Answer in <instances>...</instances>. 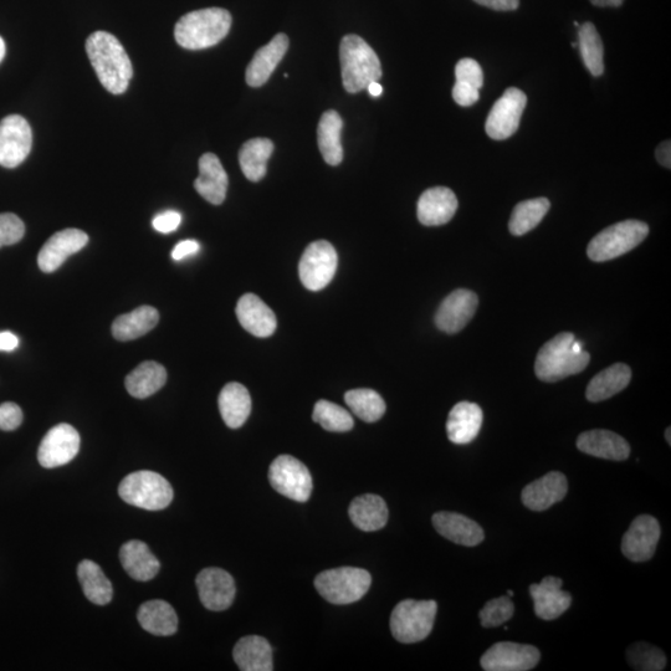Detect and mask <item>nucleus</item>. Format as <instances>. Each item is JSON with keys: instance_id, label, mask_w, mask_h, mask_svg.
Wrapping results in <instances>:
<instances>
[{"instance_id": "1", "label": "nucleus", "mask_w": 671, "mask_h": 671, "mask_svg": "<svg viewBox=\"0 0 671 671\" xmlns=\"http://www.w3.org/2000/svg\"><path fill=\"white\" fill-rule=\"evenodd\" d=\"M86 51L102 86L111 94H124L130 85L133 69L119 39L106 32L92 33L86 40Z\"/></svg>"}, {"instance_id": "2", "label": "nucleus", "mask_w": 671, "mask_h": 671, "mask_svg": "<svg viewBox=\"0 0 671 671\" xmlns=\"http://www.w3.org/2000/svg\"><path fill=\"white\" fill-rule=\"evenodd\" d=\"M589 360L591 356L583 350L575 335L562 332L546 342L537 353L536 376L544 382H558L585 371Z\"/></svg>"}, {"instance_id": "3", "label": "nucleus", "mask_w": 671, "mask_h": 671, "mask_svg": "<svg viewBox=\"0 0 671 671\" xmlns=\"http://www.w3.org/2000/svg\"><path fill=\"white\" fill-rule=\"evenodd\" d=\"M232 15L222 8H207L183 15L174 28V37L184 49L212 48L227 37Z\"/></svg>"}, {"instance_id": "4", "label": "nucleus", "mask_w": 671, "mask_h": 671, "mask_svg": "<svg viewBox=\"0 0 671 671\" xmlns=\"http://www.w3.org/2000/svg\"><path fill=\"white\" fill-rule=\"evenodd\" d=\"M343 87L350 94L367 89L382 78V66L376 51L358 35H346L340 45Z\"/></svg>"}, {"instance_id": "5", "label": "nucleus", "mask_w": 671, "mask_h": 671, "mask_svg": "<svg viewBox=\"0 0 671 671\" xmlns=\"http://www.w3.org/2000/svg\"><path fill=\"white\" fill-rule=\"evenodd\" d=\"M119 495L125 503L138 509L160 511L172 503L173 489L162 475L141 470L121 481Z\"/></svg>"}, {"instance_id": "6", "label": "nucleus", "mask_w": 671, "mask_h": 671, "mask_svg": "<svg viewBox=\"0 0 671 671\" xmlns=\"http://www.w3.org/2000/svg\"><path fill=\"white\" fill-rule=\"evenodd\" d=\"M648 234V225L639 220L613 224L591 240L587 254L596 263L617 259L642 244Z\"/></svg>"}, {"instance_id": "7", "label": "nucleus", "mask_w": 671, "mask_h": 671, "mask_svg": "<svg viewBox=\"0 0 671 671\" xmlns=\"http://www.w3.org/2000/svg\"><path fill=\"white\" fill-rule=\"evenodd\" d=\"M371 585L370 572L356 567L334 568V570L320 573L315 580L317 592L327 602L337 604V606L360 601L366 596Z\"/></svg>"}, {"instance_id": "8", "label": "nucleus", "mask_w": 671, "mask_h": 671, "mask_svg": "<svg viewBox=\"0 0 671 671\" xmlns=\"http://www.w3.org/2000/svg\"><path fill=\"white\" fill-rule=\"evenodd\" d=\"M437 612L435 601L406 599L398 603L391 616L393 637L404 644L422 642L432 633Z\"/></svg>"}, {"instance_id": "9", "label": "nucleus", "mask_w": 671, "mask_h": 671, "mask_svg": "<svg viewBox=\"0 0 671 671\" xmlns=\"http://www.w3.org/2000/svg\"><path fill=\"white\" fill-rule=\"evenodd\" d=\"M269 481L275 491L297 503H306L314 488L309 469L291 455H280L274 460Z\"/></svg>"}, {"instance_id": "10", "label": "nucleus", "mask_w": 671, "mask_h": 671, "mask_svg": "<svg viewBox=\"0 0 671 671\" xmlns=\"http://www.w3.org/2000/svg\"><path fill=\"white\" fill-rule=\"evenodd\" d=\"M336 249L326 240L311 243L301 256L299 274L302 285L310 291L329 286L337 271Z\"/></svg>"}, {"instance_id": "11", "label": "nucleus", "mask_w": 671, "mask_h": 671, "mask_svg": "<svg viewBox=\"0 0 671 671\" xmlns=\"http://www.w3.org/2000/svg\"><path fill=\"white\" fill-rule=\"evenodd\" d=\"M33 145L29 122L20 115H9L0 121V166L15 168L27 160Z\"/></svg>"}, {"instance_id": "12", "label": "nucleus", "mask_w": 671, "mask_h": 671, "mask_svg": "<svg viewBox=\"0 0 671 671\" xmlns=\"http://www.w3.org/2000/svg\"><path fill=\"white\" fill-rule=\"evenodd\" d=\"M527 105V97L516 87H510L495 102L486 120L485 130L490 138L503 141L519 130L521 116Z\"/></svg>"}, {"instance_id": "13", "label": "nucleus", "mask_w": 671, "mask_h": 671, "mask_svg": "<svg viewBox=\"0 0 671 671\" xmlns=\"http://www.w3.org/2000/svg\"><path fill=\"white\" fill-rule=\"evenodd\" d=\"M541 659L534 645L511 642L496 643L481 657L485 671H527L534 669Z\"/></svg>"}, {"instance_id": "14", "label": "nucleus", "mask_w": 671, "mask_h": 671, "mask_svg": "<svg viewBox=\"0 0 671 671\" xmlns=\"http://www.w3.org/2000/svg\"><path fill=\"white\" fill-rule=\"evenodd\" d=\"M80 435L70 424H59L46 433L38 450L40 465L46 469L69 464L80 450Z\"/></svg>"}, {"instance_id": "15", "label": "nucleus", "mask_w": 671, "mask_h": 671, "mask_svg": "<svg viewBox=\"0 0 671 671\" xmlns=\"http://www.w3.org/2000/svg\"><path fill=\"white\" fill-rule=\"evenodd\" d=\"M660 534L662 531L655 517L638 516L623 536V555L633 562L649 561L657 550Z\"/></svg>"}, {"instance_id": "16", "label": "nucleus", "mask_w": 671, "mask_h": 671, "mask_svg": "<svg viewBox=\"0 0 671 671\" xmlns=\"http://www.w3.org/2000/svg\"><path fill=\"white\" fill-rule=\"evenodd\" d=\"M479 299L473 291L458 289L445 297L435 314V325L449 335L462 331L478 310Z\"/></svg>"}, {"instance_id": "17", "label": "nucleus", "mask_w": 671, "mask_h": 671, "mask_svg": "<svg viewBox=\"0 0 671 671\" xmlns=\"http://www.w3.org/2000/svg\"><path fill=\"white\" fill-rule=\"evenodd\" d=\"M199 598L209 611H225L232 606L237 593L233 577L222 568L210 567L197 576Z\"/></svg>"}, {"instance_id": "18", "label": "nucleus", "mask_w": 671, "mask_h": 671, "mask_svg": "<svg viewBox=\"0 0 671 671\" xmlns=\"http://www.w3.org/2000/svg\"><path fill=\"white\" fill-rule=\"evenodd\" d=\"M89 237L79 229H65L55 233L43 245L38 256V265L43 273L50 274L58 270L68 260L69 256L83 250Z\"/></svg>"}, {"instance_id": "19", "label": "nucleus", "mask_w": 671, "mask_h": 671, "mask_svg": "<svg viewBox=\"0 0 671 671\" xmlns=\"http://www.w3.org/2000/svg\"><path fill=\"white\" fill-rule=\"evenodd\" d=\"M458 198L452 189L434 187L420 196L417 207L419 222L425 227H439L453 219L458 210Z\"/></svg>"}, {"instance_id": "20", "label": "nucleus", "mask_w": 671, "mask_h": 671, "mask_svg": "<svg viewBox=\"0 0 671 671\" xmlns=\"http://www.w3.org/2000/svg\"><path fill=\"white\" fill-rule=\"evenodd\" d=\"M568 493V481L565 475L552 471L534 481L522 490V503L532 511H545L560 503Z\"/></svg>"}, {"instance_id": "21", "label": "nucleus", "mask_w": 671, "mask_h": 671, "mask_svg": "<svg viewBox=\"0 0 671 671\" xmlns=\"http://www.w3.org/2000/svg\"><path fill=\"white\" fill-rule=\"evenodd\" d=\"M529 591L534 599L536 616L544 621L561 617L571 607V594L562 591L560 578L545 577L539 585H531Z\"/></svg>"}, {"instance_id": "22", "label": "nucleus", "mask_w": 671, "mask_h": 671, "mask_svg": "<svg viewBox=\"0 0 671 671\" xmlns=\"http://www.w3.org/2000/svg\"><path fill=\"white\" fill-rule=\"evenodd\" d=\"M235 312H237L240 325L253 336L270 337L278 327L274 311L254 294H245L240 297Z\"/></svg>"}, {"instance_id": "23", "label": "nucleus", "mask_w": 671, "mask_h": 671, "mask_svg": "<svg viewBox=\"0 0 671 671\" xmlns=\"http://www.w3.org/2000/svg\"><path fill=\"white\" fill-rule=\"evenodd\" d=\"M577 448L591 457L622 462L630 455L626 439L611 430L594 429L582 433L577 439Z\"/></svg>"}, {"instance_id": "24", "label": "nucleus", "mask_w": 671, "mask_h": 671, "mask_svg": "<svg viewBox=\"0 0 671 671\" xmlns=\"http://www.w3.org/2000/svg\"><path fill=\"white\" fill-rule=\"evenodd\" d=\"M289 49V38L285 34L275 35L269 44L256 51L245 73L247 84L252 87L263 86L273 75L276 66L284 59Z\"/></svg>"}, {"instance_id": "25", "label": "nucleus", "mask_w": 671, "mask_h": 671, "mask_svg": "<svg viewBox=\"0 0 671 671\" xmlns=\"http://www.w3.org/2000/svg\"><path fill=\"white\" fill-rule=\"evenodd\" d=\"M194 188L214 206H220L225 201L228 191V174L222 162L213 153H206L199 160V177L194 182Z\"/></svg>"}, {"instance_id": "26", "label": "nucleus", "mask_w": 671, "mask_h": 671, "mask_svg": "<svg viewBox=\"0 0 671 671\" xmlns=\"http://www.w3.org/2000/svg\"><path fill=\"white\" fill-rule=\"evenodd\" d=\"M433 525L440 535L454 544L474 547L485 539L480 525L457 512H437L433 516Z\"/></svg>"}, {"instance_id": "27", "label": "nucleus", "mask_w": 671, "mask_h": 671, "mask_svg": "<svg viewBox=\"0 0 671 671\" xmlns=\"http://www.w3.org/2000/svg\"><path fill=\"white\" fill-rule=\"evenodd\" d=\"M484 414L478 404L460 402L449 413L447 433L450 442L465 445L478 437Z\"/></svg>"}, {"instance_id": "28", "label": "nucleus", "mask_w": 671, "mask_h": 671, "mask_svg": "<svg viewBox=\"0 0 671 671\" xmlns=\"http://www.w3.org/2000/svg\"><path fill=\"white\" fill-rule=\"evenodd\" d=\"M120 560L128 576L140 582L153 580L161 568L160 561L150 548L138 540L128 541L121 547Z\"/></svg>"}, {"instance_id": "29", "label": "nucleus", "mask_w": 671, "mask_h": 671, "mask_svg": "<svg viewBox=\"0 0 671 671\" xmlns=\"http://www.w3.org/2000/svg\"><path fill=\"white\" fill-rule=\"evenodd\" d=\"M234 662L243 671L274 670L273 649L268 640L249 635L239 640L233 650Z\"/></svg>"}, {"instance_id": "30", "label": "nucleus", "mask_w": 671, "mask_h": 671, "mask_svg": "<svg viewBox=\"0 0 671 671\" xmlns=\"http://www.w3.org/2000/svg\"><path fill=\"white\" fill-rule=\"evenodd\" d=\"M218 404L224 423L232 429L242 427L252 413V397L248 389L237 382L224 386Z\"/></svg>"}, {"instance_id": "31", "label": "nucleus", "mask_w": 671, "mask_h": 671, "mask_svg": "<svg viewBox=\"0 0 671 671\" xmlns=\"http://www.w3.org/2000/svg\"><path fill=\"white\" fill-rule=\"evenodd\" d=\"M353 525L366 532L383 529L388 522L386 501L378 495H362L352 501L348 509Z\"/></svg>"}, {"instance_id": "32", "label": "nucleus", "mask_w": 671, "mask_h": 671, "mask_svg": "<svg viewBox=\"0 0 671 671\" xmlns=\"http://www.w3.org/2000/svg\"><path fill=\"white\" fill-rule=\"evenodd\" d=\"M457 83L453 87V99L458 105L469 107L480 99V89L484 85L483 69L474 59H462L455 66Z\"/></svg>"}, {"instance_id": "33", "label": "nucleus", "mask_w": 671, "mask_h": 671, "mask_svg": "<svg viewBox=\"0 0 671 671\" xmlns=\"http://www.w3.org/2000/svg\"><path fill=\"white\" fill-rule=\"evenodd\" d=\"M158 321L160 314L155 307L141 306L130 314L117 317L112 324V335L122 342L136 340L155 329Z\"/></svg>"}, {"instance_id": "34", "label": "nucleus", "mask_w": 671, "mask_h": 671, "mask_svg": "<svg viewBox=\"0 0 671 671\" xmlns=\"http://www.w3.org/2000/svg\"><path fill=\"white\" fill-rule=\"evenodd\" d=\"M138 622L146 632L169 637L177 632L178 617L171 604L155 599L143 603L137 613Z\"/></svg>"}, {"instance_id": "35", "label": "nucleus", "mask_w": 671, "mask_h": 671, "mask_svg": "<svg viewBox=\"0 0 671 671\" xmlns=\"http://www.w3.org/2000/svg\"><path fill=\"white\" fill-rule=\"evenodd\" d=\"M632 379V371L623 363H616L607 370L598 373L596 377L589 382L586 397L589 402L597 403L606 401V399L616 396L628 387Z\"/></svg>"}, {"instance_id": "36", "label": "nucleus", "mask_w": 671, "mask_h": 671, "mask_svg": "<svg viewBox=\"0 0 671 671\" xmlns=\"http://www.w3.org/2000/svg\"><path fill=\"white\" fill-rule=\"evenodd\" d=\"M166 382V368L160 363L147 361L126 377L125 386L133 398L145 399L160 391Z\"/></svg>"}, {"instance_id": "37", "label": "nucleus", "mask_w": 671, "mask_h": 671, "mask_svg": "<svg viewBox=\"0 0 671 671\" xmlns=\"http://www.w3.org/2000/svg\"><path fill=\"white\" fill-rule=\"evenodd\" d=\"M343 121L336 111H326L317 127V141L327 165L338 166L343 160L341 142Z\"/></svg>"}, {"instance_id": "38", "label": "nucleus", "mask_w": 671, "mask_h": 671, "mask_svg": "<svg viewBox=\"0 0 671 671\" xmlns=\"http://www.w3.org/2000/svg\"><path fill=\"white\" fill-rule=\"evenodd\" d=\"M273 152L274 143L269 138H253L245 142L239 152L240 168L244 176L252 182L261 181L266 174V163Z\"/></svg>"}, {"instance_id": "39", "label": "nucleus", "mask_w": 671, "mask_h": 671, "mask_svg": "<svg viewBox=\"0 0 671 671\" xmlns=\"http://www.w3.org/2000/svg\"><path fill=\"white\" fill-rule=\"evenodd\" d=\"M78 577L85 597L97 606H106L114 596L109 578L105 576L99 565L85 560L78 567Z\"/></svg>"}, {"instance_id": "40", "label": "nucleus", "mask_w": 671, "mask_h": 671, "mask_svg": "<svg viewBox=\"0 0 671 671\" xmlns=\"http://www.w3.org/2000/svg\"><path fill=\"white\" fill-rule=\"evenodd\" d=\"M551 203L547 198L529 199L517 204L512 212L509 229L515 237H521L535 229L545 218Z\"/></svg>"}, {"instance_id": "41", "label": "nucleus", "mask_w": 671, "mask_h": 671, "mask_svg": "<svg viewBox=\"0 0 671 671\" xmlns=\"http://www.w3.org/2000/svg\"><path fill=\"white\" fill-rule=\"evenodd\" d=\"M345 402L356 416L366 423H375L386 413V402L373 389H352L345 394Z\"/></svg>"}, {"instance_id": "42", "label": "nucleus", "mask_w": 671, "mask_h": 671, "mask_svg": "<svg viewBox=\"0 0 671 671\" xmlns=\"http://www.w3.org/2000/svg\"><path fill=\"white\" fill-rule=\"evenodd\" d=\"M580 50L589 73L601 76L604 71V49L601 37L592 23H585L578 32Z\"/></svg>"}, {"instance_id": "43", "label": "nucleus", "mask_w": 671, "mask_h": 671, "mask_svg": "<svg viewBox=\"0 0 671 671\" xmlns=\"http://www.w3.org/2000/svg\"><path fill=\"white\" fill-rule=\"evenodd\" d=\"M312 419L325 430L336 433L350 432L355 425L350 412H347L345 408L338 406V404L324 401V399L315 404Z\"/></svg>"}, {"instance_id": "44", "label": "nucleus", "mask_w": 671, "mask_h": 671, "mask_svg": "<svg viewBox=\"0 0 671 671\" xmlns=\"http://www.w3.org/2000/svg\"><path fill=\"white\" fill-rule=\"evenodd\" d=\"M627 660L630 667L639 671H660L667 667V657L662 650L648 643L630 645Z\"/></svg>"}, {"instance_id": "45", "label": "nucleus", "mask_w": 671, "mask_h": 671, "mask_svg": "<svg viewBox=\"0 0 671 671\" xmlns=\"http://www.w3.org/2000/svg\"><path fill=\"white\" fill-rule=\"evenodd\" d=\"M515 607L509 596L491 599L479 613L481 626L494 628L503 626L514 616Z\"/></svg>"}, {"instance_id": "46", "label": "nucleus", "mask_w": 671, "mask_h": 671, "mask_svg": "<svg viewBox=\"0 0 671 671\" xmlns=\"http://www.w3.org/2000/svg\"><path fill=\"white\" fill-rule=\"evenodd\" d=\"M24 234L25 225L18 215L13 213L0 214V248L19 243Z\"/></svg>"}, {"instance_id": "47", "label": "nucleus", "mask_w": 671, "mask_h": 671, "mask_svg": "<svg viewBox=\"0 0 671 671\" xmlns=\"http://www.w3.org/2000/svg\"><path fill=\"white\" fill-rule=\"evenodd\" d=\"M23 411L18 404L5 402L0 404V429L4 432H13L23 423Z\"/></svg>"}, {"instance_id": "48", "label": "nucleus", "mask_w": 671, "mask_h": 671, "mask_svg": "<svg viewBox=\"0 0 671 671\" xmlns=\"http://www.w3.org/2000/svg\"><path fill=\"white\" fill-rule=\"evenodd\" d=\"M182 223V215L176 210H167L153 219L152 225L158 233L169 234L177 230Z\"/></svg>"}, {"instance_id": "49", "label": "nucleus", "mask_w": 671, "mask_h": 671, "mask_svg": "<svg viewBox=\"0 0 671 671\" xmlns=\"http://www.w3.org/2000/svg\"><path fill=\"white\" fill-rule=\"evenodd\" d=\"M199 252V244L196 240H183L178 243L173 249V260L179 261L188 258V256L197 254Z\"/></svg>"}, {"instance_id": "50", "label": "nucleus", "mask_w": 671, "mask_h": 671, "mask_svg": "<svg viewBox=\"0 0 671 671\" xmlns=\"http://www.w3.org/2000/svg\"><path fill=\"white\" fill-rule=\"evenodd\" d=\"M483 7L498 10V12H511L519 8L520 0H474Z\"/></svg>"}, {"instance_id": "51", "label": "nucleus", "mask_w": 671, "mask_h": 671, "mask_svg": "<svg viewBox=\"0 0 671 671\" xmlns=\"http://www.w3.org/2000/svg\"><path fill=\"white\" fill-rule=\"evenodd\" d=\"M18 346H19L18 337L12 334V332L9 331L0 332V351L12 352Z\"/></svg>"}, {"instance_id": "52", "label": "nucleus", "mask_w": 671, "mask_h": 671, "mask_svg": "<svg viewBox=\"0 0 671 671\" xmlns=\"http://www.w3.org/2000/svg\"><path fill=\"white\" fill-rule=\"evenodd\" d=\"M655 156H657V160L659 161L660 165L670 169L671 168L670 141L663 142L662 145L658 147L657 152H655Z\"/></svg>"}, {"instance_id": "53", "label": "nucleus", "mask_w": 671, "mask_h": 671, "mask_svg": "<svg viewBox=\"0 0 671 671\" xmlns=\"http://www.w3.org/2000/svg\"><path fill=\"white\" fill-rule=\"evenodd\" d=\"M623 2H624V0H591V3H592L593 5H596V7H602V8H606V7H613V8L621 7V5L623 4Z\"/></svg>"}, {"instance_id": "54", "label": "nucleus", "mask_w": 671, "mask_h": 671, "mask_svg": "<svg viewBox=\"0 0 671 671\" xmlns=\"http://www.w3.org/2000/svg\"><path fill=\"white\" fill-rule=\"evenodd\" d=\"M367 90L370 92L371 96L379 97L382 95L383 87L378 83V81H373V83L367 86Z\"/></svg>"}, {"instance_id": "55", "label": "nucleus", "mask_w": 671, "mask_h": 671, "mask_svg": "<svg viewBox=\"0 0 671 671\" xmlns=\"http://www.w3.org/2000/svg\"><path fill=\"white\" fill-rule=\"evenodd\" d=\"M5 50H7V48H5L4 40H3L2 37H0V63H2V61L4 59Z\"/></svg>"}, {"instance_id": "56", "label": "nucleus", "mask_w": 671, "mask_h": 671, "mask_svg": "<svg viewBox=\"0 0 671 671\" xmlns=\"http://www.w3.org/2000/svg\"><path fill=\"white\" fill-rule=\"evenodd\" d=\"M670 428L667 429V432H665V439L668 440V444H671V439H670Z\"/></svg>"}, {"instance_id": "57", "label": "nucleus", "mask_w": 671, "mask_h": 671, "mask_svg": "<svg viewBox=\"0 0 671 671\" xmlns=\"http://www.w3.org/2000/svg\"><path fill=\"white\" fill-rule=\"evenodd\" d=\"M507 596H509V597L514 596V592H512V591L507 592Z\"/></svg>"}]
</instances>
